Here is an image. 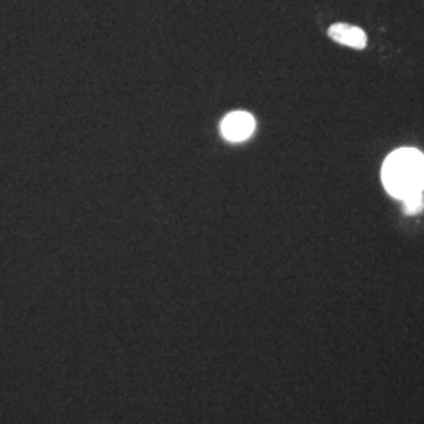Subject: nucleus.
Listing matches in <instances>:
<instances>
[{"label":"nucleus","instance_id":"20e7f679","mask_svg":"<svg viewBox=\"0 0 424 424\" xmlns=\"http://www.w3.org/2000/svg\"><path fill=\"white\" fill-rule=\"evenodd\" d=\"M404 205V212L407 214V216H416V214L423 212L424 209V199H423V194H415V195H410L407 196V199L400 200Z\"/></svg>","mask_w":424,"mask_h":424},{"label":"nucleus","instance_id":"f03ea898","mask_svg":"<svg viewBox=\"0 0 424 424\" xmlns=\"http://www.w3.org/2000/svg\"><path fill=\"white\" fill-rule=\"evenodd\" d=\"M255 131V120L247 112H233L222 121V136L228 142H243Z\"/></svg>","mask_w":424,"mask_h":424},{"label":"nucleus","instance_id":"f257e3e1","mask_svg":"<svg viewBox=\"0 0 424 424\" xmlns=\"http://www.w3.org/2000/svg\"><path fill=\"white\" fill-rule=\"evenodd\" d=\"M382 183L388 194L404 200L424 190V154L415 148L393 151L383 162Z\"/></svg>","mask_w":424,"mask_h":424},{"label":"nucleus","instance_id":"7ed1b4c3","mask_svg":"<svg viewBox=\"0 0 424 424\" xmlns=\"http://www.w3.org/2000/svg\"><path fill=\"white\" fill-rule=\"evenodd\" d=\"M329 37L335 43L347 46L352 49H365L366 48V35L356 26L351 24H333L329 28Z\"/></svg>","mask_w":424,"mask_h":424}]
</instances>
